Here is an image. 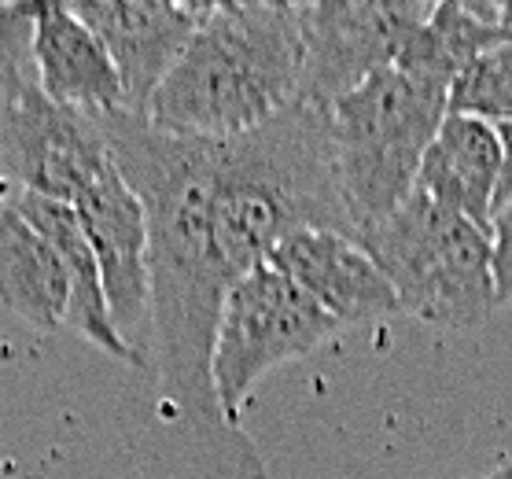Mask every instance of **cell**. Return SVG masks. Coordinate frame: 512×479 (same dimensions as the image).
I'll return each mask as SVG.
<instances>
[{
  "label": "cell",
  "instance_id": "1",
  "mask_svg": "<svg viewBox=\"0 0 512 479\" xmlns=\"http://www.w3.org/2000/svg\"><path fill=\"white\" fill-rule=\"evenodd\" d=\"M299 15L266 0H229L196 26L144 118L181 137H240L303 104Z\"/></svg>",
  "mask_w": 512,
  "mask_h": 479
},
{
  "label": "cell",
  "instance_id": "2",
  "mask_svg": "<svg viewBox=\"0 0 512 479\" xmlns=\"http://www.w3.org/2000/svg\"><path fill=\"white\" fill-rule=\"evenodd\" d=\"M446 115L450 85L402 63L373 71L332 104L339 188L354 236L406 203Z\"/></svg>",
  "mask_w": 512,
  "mask_h": 479
},
{
  "label": "cell",
  "instance_id": "3",
  "mask_svg": "<svg viewBox=\"0 0 512 479\" xmlns=\"http://www.w3.org/2000/svg\"><path fill=\"white\" fill-rule=\"evenodd\" d=\"M395 288L409 317L439 328H476L498 310L490 233L420 188L354 236Z\"/></svg>",
  "mask_w": 512,
  "mask_h": 479
},
{
  "label": "cell",
  "instance_id": "4",
  "mask_svg": "<svg viewBox=\"0 0 512 479\" xmlns=\"http://www.w3.org/2000/svg\"><path fill=\"white\" fill-rule=\"evenodd\" d=\"M299 284L269 262L255 266L225 295L214 339V391L229 424H240L247 398L273 369L314 354L339 332Z\"/></svg>",
  "mask_w": 512,
  "mask_h": 479
},
{
  "label": "cell",
  "instance_id": "5",
  "mask_svg": "<svg viewBox=\"0 0 512 479\" xmlns=\"http://www.w3.org/2000/svg\"><path fill=\"white\" fill-rule=\"evenodd\" d=\"M0 159L19 188L63 203L115 163L96 111L56 104L37 82L0 100Z\"/></svg>",
  "mask_w": 512,
  "mask_h": 479
},
{
  "label": "cell",
  "instance_id": "6",
  "mask_svg": "<svg viewBox=\"0 0 512 479\" xmlns=\"http://www.w3.org/2000/svg\"><path fill=\"white\" fill-rule=\"evenodd\" d=\"M428 12L431 0H325L299 15L306 45L303 104L332 111L339 96L402 56Z\"/></svg>",
  "mask_w": 512,
  "mask_h": 479
},
{
  "label": "cell",
  "instance_id": "7",
  "mask_svg": "<svg viewBox=\"0 0 512 479\" xmlns=\"http://www.w3.org/2000/svg\"><path fill=\"white\" fill-rule=\"evenodd\" d=\"M78 211L82 233L104 273L111 317L137 369L148 373L152 354V273H148V214L140 196L129 188L118 163H111L82 196L70 203Z\"/></svg>",
  "mask_w": 512,
  "mask_h": 479
},
{
  "label": "cell",
  "instance_id": "8",
  "mask_svg": "<svg viewBox=\"0 0 512 479\" xmlns=\"http://www.w3.org/2000/svg\"><path fill=\"white\" fill-rule=\"evenodd\" d=\"M266 262L291 277L339 325H369L380 317L402 314V303L384 269L354 236L332 229H299L284 236Z\"/></svg>",
  "mask_w": 512,
  "mask_h": 479
},
{
  "label": "cell",
  "instance_id": "9",
  "mask_svg": "<svg viewBox=\"0 0 512 479\" xmlns=\"http://www.w3.org/2000/svg\"><path fill=\"white\" fill-rule=\"evenodd\" d=\"M74 15L107 45L126 85V111L144 115L166 71L177 63L196 23L144 0H78Z\"/></svg>",
  "mask_w": 512,
  "mask_h": 479
},
{
  "label": "cell",
  "instance_id": "10",
  "mask_svg": "<svg viewBox=\"0 0 512 479\" xmlns=\"http://www.w3.org/2000/svg\"><path fill=\"white\" fill-rule=\"evenodd\" d=\"M15 211L23 214L26 222L34 225L37 233L45 236L52 251L63 258L70 277V306H67V328L74 336H82L85 343H93L96 351L111 354L118 362H126L137 369V354L129 351V343L122 339V332L115 328V317H111V303H107V288H104V273H100V262H96L93 247L85 240L82 222H78V211L63 203V199H48L37 196V192H26L19 188L15 196H8Z\"/></svg>",
  "mask_w": 512,
  "mask_h": 479
},
{
  "label": "cell",
  "instance_id": "11",
  "mask_svg": "<svg viewBox=\"0 0 512 479\" xmlns=\"http://www.w3.org/2000/svg\"><path fill=\"white\" fill-rule=\"evenodd\" d=\"M501 185L498 126L472 115H446L424 152L417 188L490 233Z\"/></svg>",
  "mask_w": 512,
  "mask_h": 479
},
{
  "label": "cell",
  "instance_id": "12",
  "mask_svg": "<svg viewBox=\"0 0 512 479\" xmlns=\"http://www.w3.org/2000/svg\"><path fill=\"white\" fill-rule=\"evenodd\" d=\"M34 78L41 93L78 111L126 107V85L107 45L74 12L34 23Z\"/></svg>",
  "mask_w": 512,
  "mask_h": 479
},
{
  "label": "cell",
  "instance_id": "13",
  "mask_svg": "<svg viewBox=\"0 0 512 479\" xmlns=\"http://www.w3.org/2000/svg\"><path fill=\"white\" fill-rule=\"evenodd\" d=\"M0 306L37 332L67 328V266L12 203H0Z\"/></svg>",
  "mask_w": 512,
  "mask_h": 479
},
{
  "label": "cell",
  "instance_id": "14",
  "mask_svg": "<svg viewBox=\"0 0 512 479\" xmlns=\"http://www.w3.org/2000/svg\"><path fill=\"white\" fill-rule=\"evenodd\" d=\"M505 37L509 34L498 23H487L457 4H431L428 19L417 26V34L409 37L395 63L431 74L454 89L465 67H472L487 48H494Z\"/></svg>",
  "mask_w": 512,
  "mask_h": 479
},
{
  "label": "cell",
  "instance_id": "15",
  "mask_svg": "<svg viewBox=\"0 0 512 479\" xmlns=\"http://www.w3.org/2000/svg\"><path fill=\"white\" fill-rule=\"evenodd\" d=\"M450 115L483 118L490 126L512 122V37L487 48L472 67H465L450 89Z\"/></svg>",
  "mask_w": 512,
  "mask_h": 479
},
{
  "label": "cell",
  "instance_id": "16",
  "mask_svg": "<svg viewBox=\"0 0 512 479\" xmlns=\"http://www.w3.org/2000/svg\"><path fill=\"white\" fill-rule=\"evenodd\" d=\"M34 78V19L0 0V100L19 93Z\"/></svg>",
  "mask_w": 512,
  "mask_h": 479
},
{
  "label": "cell",
  "instance_id": "17",
  "mask_svg": "<svg viewBox=\"0 0 512 479\" xmlns=\"http://www.w3.org/2000/svg\"><path fill=\"white\" fill-rule=\"evenodd\" d=\"M490 266L498 306H512V199H505L490 218Z\"/></svg>",
  "mask_w": 512,
  "mask_h": 479
},
{
  "label": "cell",
  "instance_id": "18",
  "mask_svg": "<svg viewBox=\"0 0 512 479\" xmlns=\"http://www.w3.org/2000/svg\"><path fill=\"white\" fill-rule=\"evenodd\" d=\"M501 137V185H498V207L505 199H512V122H501L498 126ZM494 207V211H498Z\"/></svg>",
  "mask_w": 512,
  "mask_h": 479
},
{
  "label": "cell",
  "instance_id": "19",
  "mask_svg": "<svg viewBox=\"0 0 512 479\" xmlns=\"http://www.w3.org/2000/svg\"><path fill=\"white\" fill-rule=\"evenodd\" d=\"M15 12H23L26 19H45V15H56V12H74V4L78 0H8Z\"/></svg>",
  "mask_w": 512,
  "mask_h": 479
},
{
  "label": "cell",
  "instance_id": "20",
  "mask_svg": "<svg viewBox=\"0 0 512 479\" xmlns=\"http://www.w3.org/2000/svg\"><path fill=\"white\" fill-rule=\"evenodd\" d=\"M225 4H229V0H174V8L181 15H188V19H192V23H207L210 15L214 12H222Z\"/></svg>",
  "mask_w": 512,
  "mask_h": 479
},
{
  "label": "cell",
  "instance_id": "21",
  "mask_svg": "<svg viewBox=\"0 0 512 479\" xmlns=\"http://www.w3.org/2000/svg\"><path fill=\"white\" fill-rule=\"evenodd\" d=\"M431 4H457V8L479 15V19H487V23H498V15H501V0H431Z\"/></svg>",
  "mask_w": 512,
  "mask_h": 479
},
{
  "label": "cell",
  "instance_id": "22",
  "mask_svg": "<svg viewBox=\"0 0 512 479\" xmlns=\"http://www.w3.org/2000/svg\"><path fill=\"white\" fill-rule=\"evenodd\" d=\"M325 0H284V8L295 15H306V12H314V8H321Z\"/></svg>",
  "mask_w": 512,
  "mask_h": 479
},
{
  "label": "cell",
  "instance_id": "23",
  "mask_svg": "<svg viewBox=\"0 0 512 479\" xmlns=\"http://www.w3.org/2000/svg\"><path fill=\"white\" fill-rule=\"evenodd\" d=\"M483 479H512V457H509V461H501V465L490 468V472Z\"/></svg>",
  "mask_w": 512,
  "mask_h": 479
},
{
  "label": "cell",
  "instance_id": "24",
  "mask_svg": "<svg viewBox=\"0 0 512 479\" xmlns=\"http://www.w3.org/2000/svg\"><path fill=\"white\" fill-rule=\"evenodd\" d=\"M144 4H152V8H163V12H177L174 0H144Z\"/></svg>",
  "mask_w": 512,
  "mask_h": 479
},
{
  "label": "cell",
  "instance_id": "25",
  "mask_svg": "<svg viewBox=\"0 0 512 479\" xmlns=\"http://www.w3.org/2000/svg\"><path fill=\"white\" fill-rule=\"evenodd\" d=\"M266 4H277V8H284V0H266Z\"/></svg>",
  "mask_w": 512,
  "mask_h": 479
}]
</instances>
